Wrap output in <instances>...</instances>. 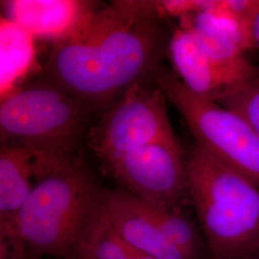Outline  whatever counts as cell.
<instances>
[{
  "instance_id": "6da1fadb",
  "label": "cell",
  "mask_w": 259,
  "mask_h": 259,
  "mask_svg": "<svg viewBox=\"0 0 259 259\" xmlns=\"http://www.w3.org/2000/svg\"><path fill=\"white\" fill-rule=\"evenodd\" d=\"M157 1L98 5L53 42L45 74L91 111L108 110L137 83H157L164 70V35Z\"/></svg>"
},
{
  "instance_id": "7a4b0ae2",
  "label": "cell",
  "mask_w": 259,
  "mask_h": 259,
  "mask_svg": "<svg viewBox=\"0 0 259 259\" xmlns=\"http://www.w3.org/2000/svg\"><path fill=\"white\" fill-rule=\"evenodd\" d=\"M185 166L188 196L212 258H258L259 185L197 144Z\"/></svg>"
},
{
  "instance_id": "3957f363",
  "label": "cell",
  "mask_w": 259,
  "mask_h": 259,
  "mask_svg": "<svg viewBox=\"0 0 259 259\" xmlns=\"http://www.w3.org/2000/svg\"><path fill=\"white\" fill-rule=\"evenodd\" d=\"M91 111L44 79L1 99V145L28 150L41 180L63 167L81 162L80 145Z\"/></svg>"
},
{
  "instance_id": "277c9868",
  "label": "cell",
  "mask_w": 259,
  "mask_h": 259,
  "mask_svg": "<svg viewBox=\"0 0 259 259\" xmlns=\"http://www.w3.org/2000/svg\"><path fill=\"white\" fill-rule=\"evenodd\" d=\"M103 197L81 162L63 167L37 182L15 218L0 224V236L18 241L28 257L69 259Z\"/></svg>"
},
{
  "instance_id": "5b68a950",
  "label": "cell",
  "mask_w": 259,
  "mask_h": 259,
  "mask_svg": "<svg viewBox=\"0 0 259 259\" xmlns=\"http://www.w3.org/2000/svg\"><path fill=\"white\" fill-rule=\"evenodd\" d=\"M157 87L185 118L198 146L259 185V138L239 114L191 93L167 70Z\"/></svg>"
},
{
  "instance_id": "8992f818",
  "label": "cell",
  "mask_w": 259,
  "mask_h": 259,
  "mask_svg": "<svg viewBox=\"0 0 259 259\" xmlns=\"http://www.w3.org/2000/svg\"><path fill=\"white\" fill-rule=\"evenodd\" d=\"M165 100L157 83L133 85L89 131L88 146L106 164L149 144L176 139Z\"/></svg>"
},
{
  "instance_id": "52a82bcc",
  "label": "cell",
  "mask_w": 259,
  "mask_h": 259,
  "mask_svg": "<svg viewBox=\"0 0 259 259\" xmlns=\"http://www.w3.org/2000/svg\"><path fill=\"white\" fill-rule=\"evenodd\" d=\"M103 165L126 191L151 206L181 209L188 196L185 156L178 139L149 144Z\"/></svg>"
},
{
  "instance_id": "ba28073f",
  "label": "cell",
  "mask_w": 259,
  "mask_h": 259,
  "mask_svg": "<svg viewBox=\"0 0 259 259\" xmlns=\"http://www.w3.org/2000/svg\"><path fill=\"white\" fill-rule=\"evenodd\" d=\"M177 77L191 93L220 101L259 74V69L246 58L231 65L213 61L193 33L176 28L167 47Z\"/></svg>"
},
{
  "instance_id": "9c48e42d",
  "label": "cell",
  "mask_w": 259,
  "mask_h": 259,
  "mask_svg": "<svg viewBox=\"0 0 259 259\" xmlns=\"http://www.w3.org/2000/svg\"><path fill=\"white\" fill-rule=\"evenodd\" d=\"M229 0H210L208 9L180 19V26L193 33L205 52L218 64L231 65L255 48L250 22L232 14Z\"/></svg>"
},
{
  "instance_id": "30bf717a",
  "label": "cell",
  "mask_w": 259,
  "mask_h": 259,
  "mask_svg": "<svg viewBox=\"0 0 259 259\" xmlns=\"http://www.w3.org/2000/svg\"><path fill=\"white\" fill-rule=\"evenodd\" d=\"M112 227L130 248L157 259H188L160 231L148 206L128 191L104 190Z\"/></svg>"
},
{
  "instance_id": "8fae6325",
  "label": "cell",
  "mask_w": 259,
  "mask_h": 259,
  "mask_svg": "<svg viewBox=\"0 0 259 259\" xmlns=\"http://www.w3.org/2000/svg\"><path fill=\"white\" fill-rule=\"evenodd\" d=\"M91 1L13 0L5 2L7 19L18 23L35 38L53 42L70 35L94 8Z\"/></svg>"
},
{
  "instance_id": "7c38bea8",
  "label": "cell",
  "mask_w": 259,
  "mask_h": 259,
  "mask_svg": "<svg viewBox=\"0 0 259 259\" xmlns=\"http://www.w3.org/2000/svg\"><path fill=\"white\" fill-rule=\"evenodd\" d=\"M39 180L33 155L21 147L1 145L0 150V224L9 223L27 201Z\"/></svg>"
},
{
  "instance_id": "4fadbf2b",
  "label": "cell",
  "mask_w": 259,
  "mask_h": 259,
  "mask_svg": "<svg viewBox=\"0 0 259 259\" xmlns=\"http://www.w3.org/2000/svg\"><path fill=\"white\" fill-rule=\"evenodd\" d=\"M1 99L20 89L21 82L36 65L35 37L15 21H0Z\"/></svg>"
},
{
  "instance_id": "5bb4252c",
  "label": "cell",
  "mask_w": 259,
  "mask_h": 259,
  "mask_svg": "<svg viewBox=\"0 0 259 259\" xmlns=\"http://www.w3.org/2000/svg\"><path fill=\"white\" fill-rule=\"evenodd\" d=\"M134 250L122 240L101 204L75 245L69 259H131Z\"/></svg>"
},
{
  "instance_id": "9a60e30c",
  "label": "cell",
  "mask_w": 259,
  "mask_h": 259,
  "mask_svg": "<svg viewBox=\"0 0 259 259\" xmlns=\"http://www.w3.org/2000/svg\"><path fill=\"white\" fill-rule=\"evenodd\" d=\"M146 205L153 219L167 239L187 258H197L200 250L199 238L194 226L182 213L181 209L159 208L147 204Z\"/></svg>"
},
{
  "instance_id": "2e32d148",
  "label": "cell",
  "mask_w": 259,
  "mask_h": 259,
  "mask_svg": "<svg viewBox=\"0 0 259 259\" xmlns=\"http://www.w3.org/2000/svg\"><path fill=\"white\" fill-rule=\"evenodd\" d=\"M218 103L239 114L259 138V74Z\"/></svg>"
},
{
  "instance_id": "e0dca14e",
  "label": "cell",
  "mask_w": 259,
  "mask_h": 259,
  "mask_svg": "<svg viewBox=\"0 0 259 259\" xmlns=\"http://www.w3.org/2000/svg\"><path fill=\"white\" fill-rule=\"evenodd\" d=\"M250 31L255 47H259V8L250 21Z\"/></svg>"
},
{
  "instance_id": "ac0fdd59",
  "label": "cell",
  "mask_w": 259,
  "mask_h": 259,
  "mask_svg": "<svg viewBox=\"0 0 259 259\" xmlns=\"http://www.w3.org/2000/svg\"><path fill=\"white\" fill-rule=\"evenodd\" d=\"M131 259H157L154 256H151L148 254H145V253H142V252H139L137 250H134L133 251V255H132V258Z\"/></svg>"
},
{
  "instance_id": "d6986e66",
  "label": "cell",
  "mask_w": 259,
  "mask_h": 259,
  "mask_svg": "<svg viewBox=\"0 0 259 259\" xmlns=\"http://www.w3.org/2000/svg\"><path fill=\"white\" fill-rule=\"evenodd\" d=\"M27 259H40V258H37V257H28Z\"/></svg>"
},
{
  "instance_id": "ffe728a7",
  "label": "cell",
  "mask_w": 259,
  "mask_h": 259,
  "mask_svg": "<svg viewBox=\"0 0 259 259\" xmlns=\"http://www.w3.org/2000/svg\"><path fill=\"white\" fill-rule=\"evenodd\" d=\"M257 259H259V256H258V258H257Z\"/></svg>"
}]
</instances>
